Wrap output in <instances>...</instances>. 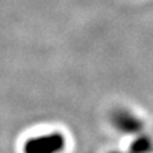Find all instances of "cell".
Returning <instances> with one entry per match:
<instances>
[{"label":"cell","mask_w":153,"mask_h":153,"mask_svg":"<svg viewBox=\"0 0 153 153\" xmlns=\"http://www.w3.org/2000/svg\"><path fill=\"white\" fill-rule=\"evenodd\" d=\"M153 143H152V138L151 137H140L137 141H134V144L132 145L130 148V152L132 153H148L152 149Z\"/></svg>","instance_id":"3"},{"label":"cell","mask_w":153,"mask_h":153,"mask_svg":"<svg viewBox=\"0 0 153 153\" xmlns=\"http://www.w3.org/2000/svg\"><path fill=\"white\" fill-rule=\"evenodd\" d=\"M111 124L117 130L125 134H138L144 129V122L132 111L118 109L110 117Z\"/></svg>","instance_id":"2"},{"label":"cell","mask_w":153,"mask_h":153,"mask_svg":"<svg viewBox=\"0 0 153 153\" xmlns=\"http://www.w3.org/2000/svg\"><path fill=\"white\" fill-rule=\"evenodd\" d=\"M129 153H132V152H129Z\"/></svg>","instance_id":"4"},{"label":"cell","mask_w":153,"mask_h":153,"mask_svg":"<svg viewBox=\"0 0 153 153\" xmlns=\"http://www.w3.org/2000/svg\"><path fill=\"white\" fill-rule=\"evenodd\" d=\"M65 146V136L59 132H53L28 138L23 145V153H61Z\"/></svg>","instance_id":"1"}]
</instances>
